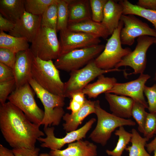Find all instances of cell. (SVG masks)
Wrapping results in <instances>:
<instances>
[{
	"instance_id": "cell-34",
	"label": "cell",
	"mask_w": 156,
	"mask_h": 156,
	"mask_svg": "<svg viewBox=\"0 0 156 156\" xmlns=\"http://www.w3.org/2000/svg\"><path fill=\"white\" fill-rule=\"evenodd\" d=\"M85 95L82 91L71 94L69 98L71 99L67 109L71 110V113L73 114L77 112L82 107L87 99Z\"/></svg>"
},
{
	"instance_id": "cell-26",
	"label": "cell",
	"mask_w": 156,
	"mask_h": 156,
	"mask_svg": "<svg viewBox=\"0 0 156 156\" xmlns=\"http://www.w3.org/2000/svg\"><path fill=\"white\" fill-rule=\"evenodd\" d=\"M118 3L123 7V14L135 15L144 18L153 25L156 31V10L142 8L127 0H120Z\"/></svg>"
},
{
	"instance_id": "cell-27",
	"label": "cell",
	"mask_w": 156,
	"mask_h": 156,
	"mask_svg": "<svg viewBox=\"0 0 156 156\" xmlns=\"http://www.w3.org/2000/svg\"><path fill=\"white\" fill-rule=\"evenodd\" d=\"M131 131V145L125 149L129 152V156H151L145 149L149 139L141 137L134 129H133Z\"/></svg>"
},
{
	"instance_id": "cell-37",
	"label": "cell",
	"mask_w": 156,
	"mask_h": 156,
	"mask_svg": "<svg viewBox=\"0 0 156 156\" xmlns=\"http://www.w3.org/2000/svg\"><path fill=\"white\" fill-rule=\"evenodd\" d=\"M144 93L148 100V109L150 113L156 112V84L151 87L145 86Z\"/></svg>"
},
{
	"instance_id": "cell-33",
	"label": "cell",
	"mask_w": 156,
	"mask_h": 156,
	"mask_svg": "<svg viewBox=\"0 0 156 156\" xmlns=\"http://www.w3.org/2000/svg\"><path fill=\"white\" fill-rule=\"evenodd\" d=\"M108 0H90L92 12V19L95 22L101 23L103 16L105 5Z\"/></svg>"
},
{
	"instance_id": "cell-8",
	"label": "cell",
	"mask_w": 156,
	"mask_h": 156,
	"mask_svg": "<svg viewBox=\"0 0 156 156\" xmlns=\"http://www.w3.org/2000/svg\"><path fill=\"white\" fill-rule=\"evenodd\" d=\"M56 29L41 27L29 49L34 56L45 61L56 60L60 54V46Z\"/></svg>"
},
{
	"instance_id": "cell-2",
	"label": "cell",
	"mask_w": 156,
	"mask_h": 156,
	"mask_svg": "<svg viewBox=\"0 0 156 156\" xmlns=\"http://www.w3.org/2000/svg\"><path fill=\"white\" fill-rule=\"evenodd\" d=\"M28 83L40 100L44 108V116L41 123L44 129L52 126H57L64 114L63 107L65 97L53 94L43 88L32 78Z\"/></svg>"
},
{
	"instance_id": "cell-36",
	"label": "cell",
	"mask_w": 156,
	"mask_h": 156,
	"mask_svg": "<svg viewBox=\"0 0 156 156\" xmlns=\"http://www.w3.org/2000/svg\"><path fill=\"white\" fill-rule=\"evenodd\" d=\"M15 82L14 79L0 82V103L2 105L6 101L10 95L15 88Z\"/></svg>"
},
{
	"instance_id": "cell-16",
	"label": "cell",
	"mask_w": 156,
	"mask_h": 156,
	"mask_svg": "<svg viewBox=\"0 0 156 156\" xmlns=\"http://www.w3.org/2000/svg\"><path fill=\"white\" fill-rule=\"evenodd\" d=\"M34 57L29 49L16 53V62L13 69L15 88L28 83L32 78L31 69Z\"/></svg>"
},
{
	"instance_id": "cell-7",
	"label": "cell",
	"mask_w": 156,
	"mask_h": 156,
	"mask_svg": "<svg viewBox=\"0 0 156 156\" xmlns=\"http://www.w3.org/2000/svg\"><path fill=\"white\" fill-rule=\"evenodd\" d=\"M105 46L99 44L73 50L60 55L54 64L58 69L67 72L80 69L98 56Z\"/></svg>"
},
{
	"instance_id": "cell-19",
	"label": "cell",
	"mask_w": 156,
	"mask_h": 156,
	"mask_svg": "<svg viewBox=\"0 0 156 156\" xmlns=\"http://www.w3.org/2000/svg\"><path fill=\"white\" fill-rule=\"evenodd\" d=\"M105 97L108 103L112 114L121 118H129L134 100L124 96L109 93H105Z\"/></svg>"
},
{
	"instance_id": "cell-25",
	"label": "cell",
	"mask_w": 156,
	"mask_h": 156,
	"mask_svg": "<svg viewBox=\"0 0 156 156\" xmlns=\"http://www.w3.org/2000/svg\"><path fill=\"white\" fill-rule=\"evenodd\" d=\"M29 42L25 38L13 36L0 31V48L7 49L16 53L29 49Z\"/></svg>"
},
{
	"instance_id": "cell-31",
	"label": "cell",
	"mask_w": 156,
	"mask_h": 156,
	"mask_svg": "<svg viewBox=\"0 0 156 156\" xmlns=\"http://www.w3.org/2000/svg\"><path fill=\"white\" fill-rule=\"evenodd\" d=\"M68 5L66 0H59L57 3V31L67 28L69 19Z\"/></svg>"
},
{
	"instance_id": "cell-9",
	"label": "cell",
	"mask_w": 156,
	"mask_h": 156,
	"mask_svg": "<svg viewBox=\"0 0 156 156\" xmlns=\"http://www.w3.org/2000/svg\"><path fill=\"white\" fill-rule=\"evenodd\" d=\"M94 60L82 68L70 72L69 78L64 84L65 98H69L71 94L82 91L90 82L101 75L121 70L115 68L108 70L100 69L96 65Z\"/></svg>"
},
{
	"instance_id": "cell-3",
	"label": "cell",
	"mask_w": 156,
	"mask_h": 156,
	"mask_svg": "<svg viewBox=\"0 0 156 156\" xmlns=\"http://www.w3.org/2000/svg\"><path fill=\"white\" fill-rule=\"evenodd\" d=\"M31 75L32 78L43 88L64 97V83L60 79L59 69L52 60H44L34 56Z\"/></svg>"
},
{
	"instance_id": "cell-13",
	"label": "cell",
	"mask_w": 156,
	"mask_h": 156,
	"mask_svg": "<svg viewBox=\"0 0 156 156\" xmlns=\"http://www.w3.org/2000/svg\"><path fill=\"white\" fill-rule=\"evenodd\" d=\"M60 55L74 50L99 44L101 42L99 38L68 28L60 31Z\"/></svg>"
},
{
	"instance_id": "cell-23",
	"label": "cell",
	"mask_w": 156,
	"mask_h": 156,
	"mask_svg": "<svg viewBox=\"0 0 156 156\" xmlns=\"http://www.w3.org/2000/svg\"><path fill=\"white\" fill-rule=\"evenodd\" d=\"M117 83L115 77H105L102 74L98 77L96 81L86 86L82 91L89 98H95L101 94L108 92Z\"/></svg>"
},
{
	"instance_id": "cell-43",
	"label": "cell",
	"mask_w": 156,
	"mask_h": 156,
	"mask_svg": "<svg viewBox=\"0 0 156 156\" xmlns=\"http://www.w3.org/2000/svg\"><path fill=\"white\" fill-rule=\"evenodd\" d=\"M0 156H16L12 150H10L0 144Z\"/></svg>"
},
{
	"instance_id": "cell-41",
	"label": "cell",
	"mask_w": 156,
	"mask_h": 156,
	"mask_svg": "<svg viewBox=\"0 0 156 156\" xmlns=\"http://www.w3.org/2000/svg\"><path fill=\"white\" fill-rule=\"evenodd\" d=\"M15 23L0 14V31L9 32L14 28Z\"/></svg>"
},
{
	"instance_id": "cell-5",
	"label": "cell",
	"mask_w": 156,
	"mask_h": 156,
	"mask_svg": "<svg viewBox=\"0 0 156 156\" xmlns=\"http://www.w3.org/2000/svg\"><path fill=\"white\" fill-rule=\"evenodd\" d=\"M123 26V22L120 20L118 27L108 40L104 50L94 60L96 65L100 68L108 70L114 68L123 57L132 52L130 48H123L122 47L120 34Z\"/></svg>"
},
{
	"instance_id": "cell-11",
	"label": "cell",
	"mask_w": 156,
	"mask_h": 156,
	"mask_svg": "<svg viewBox=\"0 0 156 156\" xmlns=\"http://www.w3.org/2000/svg\"><path fill=\"white\" fill-rule=\"evenodd\" d=\"M137 44L135 49L124 57L115 68L129 66L134 70L132 74L143 73L146 63V53L149 47L156 42V38L148 36H142L137 38Z\"/></svg>"
},
{
	"instance_id": "cell-4",
	"label": "cell",
	"mask_w": 156,
	"mask_h": 156,
	"mask_svg": "<svg viewBox=\"0 0 156 156\" xmlns=\"http://www.w3.org/2000/svg\"><path fill=\"white\" fill-rule=\"evenodd\" d=\"M95 107L97 123L89 138L94 142L102 146L106 144L112 133L116 128L125 125H135V122L131 119L119 118L107 112L101 108L98 100L95 101Z\"/></svg>"
},
{
	"instance_id": "cell-12",
	"label": "cell",
	"mask_w": 156,
	"mask_h": 156,
	"mask_svg": "<svg viewBox=\"0 0 156 156\" xmlns=\"http://www.w3.org/2000/svg\"><path fill=\"white\" fill-rule=\"evenodd\" d=\"M123 23L120 38L122 44L132 45L135 39L142 36H148L156 38V31L151 28L133 15L122 14L120 18Z\"/></svg>"
},
{
	"instance_id": "cell-18",
	"label": "cell",
	"mask_w": 156,
	"mask_h": 156,
	"mask_svg": "<svg viewBox=\"0 0 156 156\" xmlns=\"http://www.w3.org/2000/svg\"><path fill=\"white\" fill-rule=\"evenodd\" d=\"M95 101L86 99L81 108L74 113H66L62 118L65 122L63 124V129L69 132L77 129L84 119L89 115L95 114Z\"/></svg>"
},
{
	"instance_id": "cell-10",
	"label": "cell",
	"mask_w": 156,
	"mask_h": 156,
	"mask_svg": "<svg viewBox=\"0 0 156 156\" xmlns=\"http://www.w3.org/2000/svg\"><path fill=\"white\" fill-rule=\"evenodd\" d=\"M96 121L95 118H92L81 128L67 133L65 136L61 138H57L55 135L54 127H48L44 129L46 137H40L38 140L41 142L40 146L42 147L49 148L51 150H60L66 144H69L85 138L87 133Z\"/></svg>"
},
{
	"instance_id": "cell-29",
	"label": "cell",
	"mask_w": 156,
	"mask_h": 156,
	"mask_svg": "<svg viewBox=\"0 0 156 156\" xmlns=\"http://www.w3.org/2000/svg\"><path fill=\"white\" fill-rule=\"evenodd\" d=\"M59 0H25V10L33 15H42L50 5L57 3Z\"/></svg>"
},
{
	"instance_id": "cell-38",
	"label": "cell",
	"mask_w": 156,
	"mask_h": 156,
	"mask_svg": "<svg viewBox=\"0 0 156 156\" xmlns=\"http://www.w3.org/2000/svg\"><path fill=\"white\" fill-rule=\"evenodd\" d=\"M16 53L4 48H0V62L13 69L16 62Z\"/></svg>"
},
{
	"instance_id": "cell-42",
	"label": "cell",
	"mask_w": 156,
	"mask_h": 156,
	"mask_svg": "<svg viewBox=\"0 0 156 156\" xmlns=\"http://www.w3.org/2000/svg\"><path fill=\"white\" fill-rule=\"evenodd\" d=\"M136 5L145 9L156 10V0H139Z\"/></svg>"
},
{
	"instance_id": "cell-1",
	"label": "cell",
	"mask_w": 156,
	"mask_h": 156,
	"mask_svg": "<svg viewBox=\"0 0 156 156\" xmlns=\"http://www.w3.org/2000/svg\"><path fill=\"white\" fill-rule=\"evenodd\" d=\"M40 125L31 122L23 112L8 101L0 105V128L13 149H34L38 138L44 135Z\"/></svg>"
},
{
	"instance_id": "cell-15",
	"label": "cell",
	"mask_w": 156,
	"mask_h": 156,
	"mask_svg": "<svg viewBox=\"0 0 156 156\" xmlns=\"http://www.w3.org/2000/svg\"><path fill=\"white\" fill-rule=\"evenodd\" d=\"M42 15H33L25 10L16 23L14 28L9 32V35L26 38L31 43L41 27Z\"/></svg>"
},
{
	"instance_id": "cell-35",
	"label": "cell",
	"mask_w": 156,
	"mask_h": 156,
	"mask_svg": "<svg viewBox=\"0 0 156 156\" xmlns=\"http://www.w3.org/2000/svg\"><path fill=\"white\" fill-rule=\"evenodd\" d=\"M143 134L144 137L149 139L156 134V112L147 113Z\"/></svg>"
},
{
	"instance_id": "cell-32",
	"label": "cell",
	"mask_w": 156,
	"mask_h": 156,
	"mask_svg": "<svg viewBox=\"0 0 156 156\" xmlns=\"http://www.w3.org/2000/svg\"><path fill=\"white\" fill-rule=\"evenodd\" d=\"M145 107L140 102L134 100L131 115L138 125L139 131L143 133L146 118L147 112Z\"/></svg>"
},
{
	"instance_id": "cell-21",
	"label": "cell",
	"mask_w": 156,
	"mask_h": 156,
	"mask_svg": "<svg viewBox=\"0 0 156 156\" xmlns=\"http://www.w3.org/2000/svg\"><path fill=\"white\" fill-rule=\"evenodd\" d=\"M67 28L73 31L83 32L104 39H106L110 35L101 23L92 19L69 24Z\"/></svg>"
},
{
	"instance_id": "cell-44",
	"label": "cell",
	"mask_w": 156,
	"mask_h": 156,
	"mask_svg": "<svg viewBox=\"0 0 156 156\" xmlns=\"http://www.w3.org/2000/svg\"><path fill=\"white\" fill-rule=\"evenodd\" d=\"M148 153H151L156 149V137L151 142L146 145Z\"/></svg>"
},
{
	"instance_id": "cell-45",
	"label": "cell",
	"mask_w": 156,
	"mask_h": 156,
	"mask_svg": "<svg viewBox=\"0 0 156 156\" xmlns=\"http://www.w3.org/2000/svg\"><path fill=\"white\" fill-rule=\"evenodd\" d=\"M39 156H49L48 153H43L40 154Z\"/></svg>"
},
{
	"instance_id": "cell-20",
	"label": "cell",
	"mask_w": 156,
	"mask_h": 156,
	"mask_svg": "<svg viewBox=\"0 0 156 156\" xmlns=\"http://www.w3.org/2000/svg\"><path fill=\"white\" fill-rule=\"evenodd\" d=\"M123 12V7L119 3L114 0H107L104 7L101 23L110 35L118 27Z\"/></svg>"
},
{
	"instance_id": "cell-28",
	"label": "cell",
	"mask_w": 156,
	"mask_h": 156,
	"mask_svg": "<svg viewBox=\"0 0 156 156\" xmlns=\"http://www.w3.org/2000/svg\"><path fill=\"white\" fill-rule=\"evenodd\" d=\"M114 134L118 137L116 146L113 150H107L106 152L109 156H121L127 145L130 142L132 134L126 131L123 126L120 127L118 129L116 130Z\"/></svg>"
},
{
	"instance_id": "cell-17",
	"label": "cell",
	"mask_w": 156,
	"mask_h": 156,
	"mask_svg": "<svg viewBox=\"0 0 156 156\" xmlns=\"http://www.w3.org/2000/svg\"><path fill=\"white\" fill-rule=\"evenodd\" d=\"M97 147L87 140H80L68 144L66 148L51 150L49 156H96Z\"/></svg>"
},
{
	"instance_id": "cell-30",
	"label": "cell",
	"mask_w": 156,
	"mask_h": 156,
	"mask_svg": "<svg viewBox=\"0 0 156 156\" xmlns=\"http://www.w3.org/2000/svg\"><path fill=\"white\" fill-rule=\"evenodd\" d=\"M58 2L49 5L44 12L42 15L41 27L56 30Z\"/></svg>"
},
{
	"instance_id": "cell-24",
	"label": "cell",
	"mask_w": 156,
	"mask_h": 156,
	"mask_svg": "<svg viewBox=\"0 0 156 156\" xmlns=\"http://www.w3.org/2000/svg\"><path fill=\"white\" fill-rule=\"evenodd\" d=\"M25 11L24 0H0V14L15 23L21 18Z\"/></svg>"
},
{
	"instance_id": "cell-39",
	"label": "cell",
	"mask_w": 156,
	"mask_h": 156,
	"mask_svg": "<svg viewBox=\"0 0 156 156\" xmlns=\"http://www.w3.org/2000/svg\"><path fill=\"white\" fill-rule=\"evenodd\" d=\"M14 79L13 69L0 62V82Z\"/></svg>"
},
{
	"instance_id": "cell-47",
	"label": "cell",
	"mask_w": 156,
	"mask_h": 156,
	"mask_svg": "<svg viewBox=\"0 0 156 156\" xmlns=\"http://www.w3.org/2000/svg\"><path fill=\"white\" fill-rule=\"evenodd\" d=\"M155 44H156V42H155Z\"/></svg>"
},
{
	"instance_id": "cell-22",
	"label": "cell",
	"mask_w": 156,
	"mask_h": 156,
	"mask_svg": "<svg viewBox=\"0 0 156 156\" xmlns=\"http://www.w3.org/2000/svg\"><path fill=\"white\" fill-rule=\"evenodd\" d=\"M66 0L68 3V24L92 19L89 6V1L85 0Z\"/></svg>"
},
{
	"instance_id": "cell-40",
	"label": "cell",
	"mask_w": 156,
	"mask_h": 156,
	"mask_svg": "<svg viewBox=\"0 0 156 156\" xmlns=\"http://www.w3.org/2000/svg\"><path fill=\"white\" fill-rule=\"evenodd\" d=\"M12 150L16 156H39L40 149L37 147L34 149L19 148Z\"/></svg>"
},
{
	"instance_id": "cell-46",
	"label": "cell",
	"mask_w": 156,
	"mask_h": 156,
	"mask_svg": "<svg viewBox=\"0 0 156 156\" xmlns=\"http://www.w3.org/2000/svg\"><path fill=\"white\" fill-rule=\"evenodd\" d=\"M154 155L153 156H156V149L154 151Z\"/></svg>"
},
{
	"instance_id": "cell-14",
	"label": "cell",
	"mask_w": 156,
	"mask_h": 156,
	"mask_svg": "<svg viewBox=\"0 0 156 156\" xmlns=\"http://www.w3.org/2000/svg\"><path fill=\"white\" fill-rule=\"evenodd\" d=\"M150 78V76L148 74H141L135 80L125 83H117L106 93L128 96L148 108V104L144 95V90L146 82Z\"/></svg>"
},
{
	"instance_id": "cell-48",
	"label": "cell",
	"mask_w": 156,
	"mask_h": 156,
	"mask_svg": "<svg viewBox=\"0 0 156 156\" xmlns=\"http://www.w3.org/2000/svg\"></svg>"
},
{
	"instance_id": "cell-6",
	"label": "cell",
	"mask_w": 156,
	"mask_h": 156,
	"mask_svg": "<svg viewBox=\"0 0 156 156\" xmlns=\"http://www.w3.org/2000/svg\"><path fill=\"white\" fill-rule=\"evenodd\" d=\"M32 89L27 83L15 88L7 99L21 110L31 122L40 126L44 111L37 105Z\"/></svg>"
}]
</instances>
